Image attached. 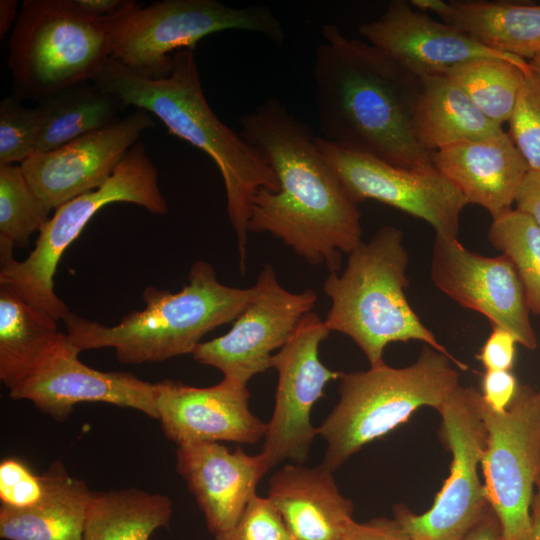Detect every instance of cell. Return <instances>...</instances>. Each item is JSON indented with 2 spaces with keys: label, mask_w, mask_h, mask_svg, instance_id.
I'll list each match as a JSON object with an SVG mask.
<instances>
[{
  "label": "cell",
  "mask_w": 540,
  "mask_h": 540,
  "mask_svg": "<svg viewBox=\"0 0 540 540\" xmlns=\"http://www.w3.org/2000/svg\"><path fill=\"white\" fill-rule=\"evenodd\" d=\"M254 294L218 281L213 266L193 263L187 283L177 291L148 285L142 294L145 307L108 326L69 312L64 318L70 342L81 352L113 348L125 364L161 362L193 353L213 329L235 320Z\"/></svg>",
  "instance_id": "4"
},
{
  "label": "cell",
  "mask_w": 540,
  "mask_h": 540,
  "mask_svg": "<svg viewBox=\"0 0 540 540\" xmlns=\"http://www.w3.org/2000/svg\"><path fill=\"white\" fill-rule=\"evenodd\" d=\"M50 209L27 182L20 164L0 166V243L26 248L48 222Z\"/></svg>",
  "instance_id": "31"
},
{
  "label": "cell",
  "mask_w": 540,
  "mask_h": 540,
  "mask_svg": "<svg viewBox=\"0 0 540 540\" xmlns=\"http://www.w3.org/2000/svg\"><path fill=\"white\" fill-rule=\"evenodd\" d=\"M225 30L261 34L281 46V22L261 5L231 7L217 0H163L141 4L110 22V58L147 78L167 77L173 56L194 50L204 37Z\"/></svg>",
  "instance_id": "9"
},
{
  "label": "cell",
  "mask_w": 540,
  "mask_h": 540,
  "mask_svg": "<svg viewBox=\"0 0 540 540\" xmlns=\"http://www.w3.org/2000/svg\"><path fill=\"white\" fill-rule=\"evenodd\" d=\"M267 498L295 540H343L353 519V503L320 464H286L274 473Z\"/></svg>",
  "instance_id": "22"
},
{
  "label": "cell",
  "mask_w": 540,
  "mask_h": 540,
  "mask_svg": "<svg viewBox=\"0 0 540 540\" xmlns=\"http://www.w3.org/2000/svg\"><path fill=\"white\" fill-rule=\"evenodd\" d=\"M493 51L529 61L540 52V4L411 0Z\"/></svg>",
  "instance_id": "23"
},
{
  "label": "cell",
  "mask_w": 540,
  "mask_h": 540,
  "mask_svg": "<svg viewBox=\"0 0 540 540\" xmlns=\"http://www.w3.org/2000/svg\"><path fill=\"white\" fill-rule=\"evenodd\" d=\"M172 56L173 67L167 77L147 78L108 58L92 82L115 95L125 107L131 105L156 116L171 134L202 150L215 162L224 181L227 214L244 274L253 197L260 189L277 191L279 183L257 149L226 126L209 106L194 50L183 49Z\"/></svg>",
  "instance_id": "3"
},
{
  "label": "cell",
  "mask_w": 540,
  "mask_h": 540,
  "mask_svg": "<svg viewBox=\"0 0 540 540\" xmlns=\"http://www.w3.org/2000/svg\"><path fill=\"white\" fill-rule=\"evenodd\" d=\"M486 429L481 460L484 490L506 540H522L531 524L534 487L540 476V396L519 385L504 412H496L478 396Z\"/></svg>",
  "instance_id": "11"
},
{
  "label": "cell",
  "mask_w": 540,
  "mask_h": 540,
  "mask_svg": "<svg viewBox=\"0 0 540 540\" xmlns=\"http://www.w3.org/2000/svg\"><path fill=\"white\" fill-rule=\"evenodd\" d=\"M35 108L39 117L37 154L110 125L125 106L115 95L86 81L41 99Z\"/></svg>",
  "instance_id": "27"
},
{
  "label": "cell",
  "mask_w": 540,
  "mask_h": 540,
  "mask_svg": "<svg viewBox=\"0 0 540 540\" xmlns=\"http://www.w3.org/2000/svg\"><path fill=\"white\" fill-rule=\"evenodd\" d=\"M430 276L436 288L462 307L506 329L523 347L537 348L523 285L505 255L486 257L468 250L457 238L435 235Z\"/></svg>",
  "instance_id": "15"
},
{
  "label": "cell",
  "mask_w": 540,
  "mask_h": 540,
  "mask_svg": "<svg viewBox=\"0 0 540 540\" xmlns=\"http://www.w3.org/2000/svg\"><path fill=\"white\" fill-rule=\"evenodd\" d=\"M538 394H539V396H540V389L538 390Z\"/></svg>",
  "instance_id": "45"
},
{
  "label": "cell",
  "mask_w": 540,
  "mask_h": 540,
  "mask_svg": "<svg viewBox=\"0 0 540 540\" xmlns=\"http://www.w3.org/2000/svg\"><path fill=\"white\" fill-rule=\"evenodd\" d=\"M487 238L513 264L530 312L540 316V228L514 208L493 219Z\"/></svg>",
  "instance_id": "30"
},
{
  "label": "cell",
  "mask_w": 540,
  "mask_h": 540,
  "mask_svg": "<svg viewBox=\"0 0 540 540\" xmlns=\"http://www.w3.org/2000/svg\"><path fill=\"white\" fill-rule=\"evenodd\" d=\"M358 31L366 42L419 78L443 74L478 58L521 59L484 47L405 0L391 1L377 19L361 24Z\"/></svg>",
  "instance_id": "19"
},
{
  "label": "cell",
  "mask_w": 540,
  "mask_h": 540,
  "mask_svg": "<svg viewBox=\"0 0 540 540\" xmlns=\"http://www.w3.org/2000/svg\"><path fill=\"white\" fill-rule=\"evenodd\" d=\"M153 386L162 431L177 446L218 441L253 444L265 436L267 423L250 411L247 385L224 377L210 387L177 380Z\"/></svg>",
  "instance_id": "18"
},
{
  "label": "cell",
  "mask_w": 540,
  "mask_h": 540,
  "mask_svg": "<svg viewBox=\"0 0 540 540\" xmlns=\"http://www.w3.org/2000/svg\"><path fill=\"white\" fill-rule=\"evenodd\" d=\"M509 123V136L529 170H540V75L524 74Z\"/></svg>",
  "instance_id": "33"
},
{
  "label": "cell",
  "mask_w": 540,
  "mask_h": 540,
  "mask_svg": "<svg viewBox=\"0 0 540 540\" xmlns=\"http://www.w3.org/2000/svg\"><path fill=\"white\" fill-rule=\"evenodd\" d=\"M318 147L356 202L379 201L426 221L436 235L456 239L465 196L437 170L414 171L335 146L317 136Z\"/></svg>",
  "instance_id": "14"
},
{
  "label": "cell",
  "mask_w": 540,
  "mask_h": 540,
  "mask_svg": "<svg viewBox=\"0 0 540 540\" xmlns=\"http://www.w3.org/2000/svg\"><path fill=\"white\" fill-rule=\"evenodd\" d=\"M462 540H506V538L498 517L489 506L482 518Z\"/></svg>",
  "instance_id": "41"
},
{
  "label": "cell",
  "mask_w": 540,
  "mask_h": 540,
  "mask_svg": "<svg viewBox=\"0 0 540 540\" xmlns=\"http://www.w3.org/2000/svg\"><path fill=\"white\" fill-rule=\"evenodd\" d=\"M155 126L152 115L135 109L124 118L20 164L36 195L50 209L100 187L141 134Z\"/></svg>",
  "instance_id": "17"
},
{
  "label": "cell",
  "mask_w": 540,
  "mask_h": 540,
  "mask_svg": "<svg viewBox=\"0 0 540 540\" xmlns=\"http://www.w3.org/2000/svg\"><path fill=\"white\" fill-rule=\"evenodd\" d=\"M403 237L395 226L379 228L348 255L342 273H330L323 284L331 301L324 320L327 328L351 338L370 367L385 363L384 350L393 342L417 340L453 356L422 323L405 295L409 254Z\"/></svg>",
  "instance_id": "5"
},
{
  "label": "cell",
  "mask_w": 540,
  "mask_h": 540,
  "mask_svg": "<svg viewBox=\"0 0 540 540\" xmlns=\"http://www.w3.org/2000/svg\"><path fill=\"white\" fill-rule=\"evenodd\" d=\"M420 83L414 124L419 141L432 154L504 131L502 126L488 119L444 74L421 77Z\"/></svg>",
  "instance_id": "25"
},
{
  "label": "cell",
  "mask_w": 540,
  "mask_h": 540,
  "mask_svg": "<svg viewBox=\"0 0 540 540\" xmlns=\"http://www.w3.org/2000/svg\"><path fill=\"white\" fill-rule=\"evenodd\" d=\"M528 63L532 71L540 75V52L529 60Z\"/></svg>",
  "instance_id": "44"
},
{
  "label": "cell",
  "mask_w": 540,
  "mask_h": 540,
  "mask_svg": "<svg viewBox=\"0 0 540 540\" xmlns=\"http://www.w3.org/2000/svg\"><path fill=\"white\" fill-rule=\"evenodd\" d=\"M516 344V338L509 331L492 326V332L476 357L486 370H511L515 360Z\"/></svg>",
  "instance_id": "36"
},
{
  "label": "cell",
  "mask_w": 540,
  "mask_h": 540,
  "mask_svg": "<svg viewBox=\"0 0 540 540\" xmlns=\"http://www.w3.org/2000/svg\"><path fill=\"white\" fill-rule=\"evenodd\" d=\"M80 351L66 333L21 383L9 390L14 400H29L57 421L82 402H102L132 408L158 419L153 383L129 372H103L82 363Z\"/></svg>",
  "instance_id": "16"
},
{
  "label": "cell",
  "mask_w": 540,
  "mask_h": 540,
  "mask_svg": "<svg viewBox=\"0 0 540 540\" xmlns=\"http://www.w3.org/2000/svg\"><path fill=\"white\" fill-rule=\"evenodd\" d=\"M48 488V476L35 474L20 459L8 457L0 462L1 506L24 509L38 503Z\"/></svg>",
  "instance_id": "35"
},
{
  "label": "cell",
  "mask_w": 540,
  "mask_h": 540,
  "mask_svg": "<svg viewBox=\"0 0 540 540\" xmlns=\"http://www.w3.org/2000/svg\"><path fill=\"white\" fill-rule=\"evenodd\" d=\"M270 469L262 452L250 455L240 447L231 452L218 442L177 446L176 470L214 536L237 522L256 495L257 484Z\"/></svg>",
  "instance_id": "20"
},
{
  "label": "cell",
  "mask_w": 540,
  "mask_h": 540,
  "mask_svg": "<svg viewBox=\"0 0 540 540\" xmlns=\"http://www.w3.org/2000/svg\"><path fill=\"white\" fill-rule=\"evenodd\" d=\"M329 333L324 320L309 312L270 359V368L278 373V383L261 452L271 468L284 460L303 464L318 435L311 423V410L324 396L326 385L340 376V372L328 369L319 358V346Z\"/></svg>",
  "instance_id": "12"
},
{
  "label": "cell",
  "mask_w": 540,
  "mask_h": 540,
  "mask_svg": "<svg viewBox=\"0 0 540 540\" xmlns=\"http://www.w3.org/2000/svg\"><path fill=\"white\" fill-rule=\"evenodd\" d=\"M60 334L49 313L0 285V380L9 390L31 374Z\"/></svg>",
  "instance_id": "26"
},
{
  "label": "cell",
  "mask_w": 540,
  "mask_h": 540,
  "mask_svg": "<svg viewBox=\"0 0 540 540\" xmlns=\"http://www.w3.org/2000/svg\"><path fill=\"white\" fill-rule=\"evenodd\" d=\"M18 2L16 0L0 1V37L2 38L15 25L19 13H17Z\"/></svg>",
  "instance_id": "42"
},
{
  "label": "cell",
  "mask_w": 540,
  "mask_h": 540,
  "mask_svg": "<svg viewBox=\"0 0 540 540\" xmlns=\"http://www.w3.org/2000/svg\"><path fill=\"white\" fill-rule=\"evenodd\" d=\"M109 31L61 0H24L9 40L13 94L40 101L92 81L110 58Z\"/></svg>",
  "instance_id": "8"
},
{
  "label": "cell",
  "mask_w": 540,
  "mask_h": 540,
  "mask_svg": "<svg viewBox=\"0 0 540 540\" xmlns=\"http://www.w3.org/2000/svg\"><path fill=\"white\" fill-rule=\"evenodd\" d=\"M435 169L495 219L512 209L529 167L509 134L456 144L433 153Z\"/></svg>",
  "instance_id": "21"
},
{
  "label": "cell",
  "mask_w": 540,
  "mask_h": 540,
  "mask_svg": "<svg viewBox=\"0 0 540 540\" xmlns=\"http://www.w3.org/2000/svg\"><path fill=\"white\" fill-rule=\"evenodd\" d=\"M529 70L528 61L523 59L478 58L457 64L443 74L488 119L502 126L510 119L524 74Z\"/></svg>",
  "instance_id": "29"
},
{
  "label": "cell",
  "mask_w": 540,
  "mask_h": 540,
  "mask_svg": "<svg viewBox=\"0 0 540 540\" xmlns=\"http://www.w3.org/2000/svg\"><path fill=\"white\" fill-rule=\"evenodd\" d=\"M522 540H540V476L536 483V492L531 506L530 529Z\"/></svg>",
  "instance_id": "43"
},
{
  "label": "cell",
  "mask_w": 540,
  "mask_h": 540,
  "mask_svg": "<svg viewBox=\"0 0 540 540\" xmlns=\"http://www.w3.org/2000/svg\"><path fill=\"white\" fill-rule=\"evenodd\" d=\"M115 202L133 203L156 215L168 212L158 184L157 168L140 141L100 187L55 209L26 259L17 261L13 247L0 243V285L12 289L57 321L63 320L70 311L54 291L57 265L92 217L102 207Z\"/></svg>",
  "instance_id": "7"
},
{
  "label": "cell",
  "mask_w": 540,
  "mask_h": 540,
  "mask_svg": "<svg viewBox=\"0 0 540 540\" xmlns=\"http://www.w3.org/2000/svg\"><path fill=\"white\" fill-rule=\"evenodd\" d=\"M48 488L35 505L0 506V537L5 540H82L92 491L71 477L61 462L47 471Z\"/></svg>",
  "instance_id": "24"
},
{
  "label": "cell",
  "mask_w": 540,
  "mask_h": 540,
  "mask_svg": "<svg viewBox=\"0 0 540 540\" xmlns=\"http://www.w3.org/2000/svg\"><path fill=\"white\" fill-rule=\"evenodd\" d=\"M343 540H412L394 518H375L364 523L355 520L347 529Z\"/></svg>",
  "instance_id": "39"
},
{
  "label": "cell",
  "mask_w": 540,
  "mask_h": 540,
  "mask_svg": "<svg viewBox=\"0 0 540 540\" xmlns=\"http://www.w3.org/2000/svg\"><path fill=\"white\" fill-rule=\"evenodd\" d=\"M171 499L130 487L93 492L82 540H149L159 528L169 526Z\"/></svg>",
  "instance_id": "28"
},
{
  "label": "cell",
  "mask_w": 540,
  "mask_h": 540,
  "mask_svg": "<svg viewBox=\"0 0 540 540\" xmlns=\"http://www.w3.org/2000/svg\"><path fill=\"white\" fill-rule=\"evenodd\" d=\"M214 540H295L282 516L267 497L257 494L237 522Z\"/></svg>",
  "instance_id": "34"
},
{
  "label": "cell",
  "mask_w": 540,
  "mask_h": 540,
  "mask_svg": "<svg viewBox=\"0 0 540 540\" xmlns=\"http://www.w3.org/2000/svg\"><path fill=\"white\" fill-rule=\"evenodd\" d=\"M39 117L14 94L0 102V166L21 164L36 152Z\"/></svg>",
  "instance_id": "32"
},
{
  "label": "cell",
  "mask_w": 540,
  "mask_h": 540,
  "mask_svg": "<svg viewBox=\"0 0 540 540\" xmlns=\"http://www.w3.org/2000/svg\"><path fill=\"white\" fill-rule=\"evenodd\" d=\"M313 81L321 138L397 167L436 170L414 124L419 77L368 42L326 24Z\"/></svg>",
  "instance_id": "2"
},
{
  "label": "cell",
  "mask_w": 540,
  "mask_h": 540,
  "mask_svg": "<svg viewBox=\"0 0 540 540\" xmlns=\"http://www.w3.org/2000/svg\"><path fill=\"white\" fill-rule=\"evenodd\" d=\"M479 394L473 387L459 385L438 410L440 437L452 454L450 473L425 513L395 506V519L412 540H462L489 507L478 475L486 447Z\"/></svg>",
  "instance_id": "10"
},
{
  "label": "cell",
  "mask_w": 540,
  "mask_h": 540,
  "mask_svg": "<svg viewBox=\"0 0 540 540\" xmlns=\"http://www.w3.org/2000/svg\"><path fill=\"white\" fill-rule=\"evenodd\" d=\"M70 10L88 18L111 22L138 7L134 0H61Z\"/></svg>",
  "instance_id": "38"
},
{
  "label": "cell",
  "mask_w": 540,
  "mask_h": 540,
  "mask_svg": "<svg viewBox=\"0 0 540 540\" xmlns=\"http://www.w3.org/2000/svg\"><path fill=\"white\" fill-rule=\"evenodd\" d=\"M240 135L276 174L277 191L253 197L249 232L269 233L307 263L338 273L342 253L362 243L361 214L317 136L277 98H268L240 118Z\"/></svg>",
  "instance_id": "1"
},
{
  "label": "cell",
  "mask_w": 540,
  "mask_h": 540,
  "mask_svg": "<svg viewBox=\"0 0 540 540\" xmlns=\"http://www.w3.org/2000/svg\"><path fill=\"white\" fill-rule=\"evenodd\" d=\"M454 356L424 345L402 368L383 363L366 371L340 373L339 401L318 427L327 444L322 465L334 472L366 444L407 422L419 408L437 411L459 386Z\"/></svg>",
  "instance_id": "6"
},
{
  "label": "cell",
  "mask_w": 540,
  "mask_h": 540,
  "mask_svg": "<svg viewBox=\"0 0 540 540\" xmlns=\"http://www.w3.org/2000/svg\"><path fill=\"white\" fill-rule=\"evenodd\" d=\"M515 209L527 214L540 228V170H529L515 197Z\"/></svg>",
  "instance_id": "40"
},
{
  "label": "cell",
  "mask_w": 540,
  "mask_h": 540,
  "mask_svg": "<svg viewBox=\"0 0 540 540\" xmlns=\"http://www.w3.org/2000/svg\"><path fill=\"white\" fill-rule=\"evenodd\" d=\"M519 384L511 370H486L481 381V395L496 412H504L514 399Z\"/></svg>",
  "instance_id": "37"
},
{
  "label": "cell",
  "mask_w": 540,
  "mask_h": 540,
  "mask_svg": "<svg viewBox=\"0 0 540 540\" xmlns=\"http://www.w3.org/2000/svg\"><path fill=\"white\" fill-rule=\"evenodd\" d=\"M254 294L244 311L224 335L201 342L192 353L224 377L247 385L270 368L273 352L291 338L302 318L317 301L313 289L290 292L279 283L271 264H265L253 285Z\"/></svg>",
  "instance_id": "13"
}]
</instances>
